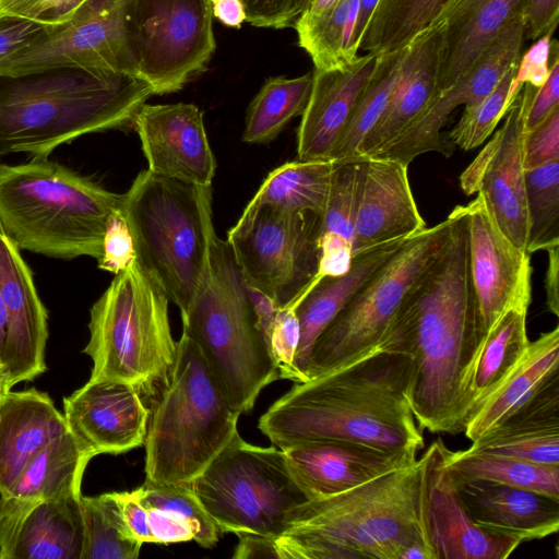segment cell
Returning <instances> with one entry per match:
<instances>
[{
    "mask_svg": "<svg viewBox=\"0 0 559 559\" xmlns=\"http://www.w3.org/2000/svg\"><path fill=\"white\" fill-rule=\"evenodd\" d=\"M456 486L472 519L488 532L525 543L559 530V500L481 479Z\"/></svg>",
    "mask_w": 559,
    "mask_h": 559,
    "instance_id": "27",
    "label": "cell"
},
{
    "mask_svg": "<svg viewBox=\"0 0 559 559\" xmlns=\"http://www.w3.org/2000/svg\"><path fill=\"white\" fill-rule=\"evenodd\" d=\"M221 533L278 537L308 498L292 476L284 452L245 441L237 432L193 481Z\"/></svg>",
    "mask_w": 559,
    "mask_h": 559,
    "instance_id": "10",
    "label": "cell"
},
{
    "mask_svg": "<svg viewBox=\"0 0 559 559\" xmlns=\"http://www.w3.org/2000/svg\"><path fill=\"white\" fill-rule=\"evenodd\" d=\"M516 64L508 70L496 87L477 105L464 109L459 122L448 134L451 144L467 151L479 146L491 135L514 100L510 96V86Z\"/></svg>",
    "mask_w": 559,
    "mask_h": 559,
    "instance_id": "45",
    "label": "cell"
},
{
    "mask_svg": "<svg viewBox=\"0 0 559 559\" xmlns=\"http://www.w3.org/2000/svg\"><path fill=\"white\" fill-rule=\"evenodd\" d=\"M460 207L467 223L469 276L485 337L506 311L528 308L531 260L502 234L480 194Z\"/></svg>",
    "mask_w": 559,
    "mask_h": 559,
    "instance_id": "16",
    "label": "cell"
},
{
    "mask_svg": "<svg viewBox=\"0 0 559 559\" xmlns=\"http://www.w3.org/2000/svg\"><path fill=\"white\" fill-rule=\"evenodd\" d=\"M525 26L515 16L483 51L474 64L449 87L437 92L420 115L380 155L409 165L417 156L439 152L450 156L453 147L441 129L459 106L469 109L485 98L521 57Z\"/></svg>",
    "mask_w": 559,
    "mask_h": 559,
    "instance_id": "15",
    "label": "cell"
},
{
    "mask_svg": "<svg viewBox=\"0 0 559 559\" xmlns=\"http://www.w3.org/2000/svg\"><path fill=\"white\" fill-rule=\"evenodd\" d=\"M11 388L7 371L3 366H0V406L7 394L11 391Z\"/></svg>",
    "mask_w": 559,
    "mask_h": 559,
    "instance_id": "63",
    "label": "cell"
},
{
    "mask_svg": "<svg viewBox=\"0 0 559 559\" xmlns=\"http://www.w3.org/2000/svg\"><path fill=\"white\" fill-rule=\"evenodd\" d=\"M282 451L308 500L343 492L418 459L344 441L302 442Z\"/></svg>",
    "mask_w": 559,
    "mask_h": 559,
    "instance_id": "22",
    "label": "cell"
},
{
    "mask_svg": "<svg viewBox=\"0 0 559 559\" xmlns=\"http://www.w3.org/2000/svg\"><path fill=\"white\" fill-rule=\"evenodd\" d=\"M63 411L68 430L93 456L144 444L151 408L130 384L88 380L63 399Z\"/></svg>",
    "mask_w": 559,
    "mask_h": 559,
    "instance_id": "19",
    "label": "cell"
},
{
    "mask_svg": "<svg viewBox=\"0 0 559 559\" xmlns=\"http://www.w3.org/2000/svg\"><path fill=\"white\" fill-rule=\"evenodd\" d=\"M198 345L182 332L166 383L153 396L145 436V480L193 483L238 432Z\"/></svg>",
    "mask_w": 559,
    "mask_h": 559,
    "instance_id": "7",
    "label": "cell"
},
{
    "mask_svg": "<svg viewBox=\"0 0 559 559\" xmlns=\"http://www.w3.org/2000/svg\"><path fill=\"white\" fill-rule=\"evenodd\" d=\"M5 341V310L0 295V366L2 365V355Z\"/></svg>",
    "mask_w": 559,
    "mask_h": 559,
    "instance_id": "62",
    "label": "cell"
},
{
    "mask_svg": "<svg viewBox=\"0 0 559 559\" xmlns=\"http://www.w3.org/2000/svg\"><path fill=\"white\" fill-rule=\"evenodd\" d=\"M312 82V73L294 79H267L248 108L242 141L249 144L273 141L293 118L304 114Z\"/></svg>",
    "mask_w": 559,
    "mask_h": 559,
    "instance_id": "39",
    "label": "cell"
},
{
    "mask_svg": "<svg viewBox=\"0 0 559 559\" xmlns=\"http://www.w3.org/2000/svg\"><path fill=\"white\" fill-rule=\"evenodd\" d=\"M246 288L257 319L258 328L267 343L272 326L274 324L280 308L271 298L262 294L260 290L247 284Z\"/></svg>",
    "mask_w": 559,
    "mask_h": 559,
    "instance_id": "58",
    "label": "cell"
},
{
    "mask_svg": "<svg viewBox=\"0 0 559 559\" xmlns=\"http://www.w3.org/2000/svg\"><path fill=\"white\" fill-rule=\"evenodd\" d=\"M212 0H128L126 24L136 74L154 94L180 90L215 50Z\"/></svg>",
    "mask_w": 559,
    "mask_h": 559,
    "instance_id": "13",
    "label": "cell"
},
{
    "mask_svg": "<svg viewBox=\"0 0 559 559\" xmlns=\"http://www.w3.org/2000/svg\"><path fill=\"white\" fill-rule=\"evenodd\" d=\"M527 239L531 254L559 246V160L525 170Z\"/></svg>",
    "mask_w": 559,
    "mask_h": 559,
    "instance_id": "42",
    "label": "cell"
},
{
    "mask_svg": "<svg viewBox=\"0 0 559 559\" xmlns=\"http://www.w3.org/2000/svg\"><path fill=\"white\" fill-rule=\"evenodd\" d=\"M559 0H528L523 17L525 37L537 39L558 24Z\"/></svg>",
    "mask_w": 559,
    "mask_h": 559,
    "instance_id": "55",
    "label": "cell"
},
{
    "mask_svg": "<svg viewBox=\"0 0 559 559\" xmlns=\"http://www.w3.org/2000/svg\"><path fill=\"white\" fill-rule=\"evenodd\" d=\"M66 431L64 416L47 393L35 388L10 391L0 406V495L39 451Z\"/></svg>",
    "mask_w": 559,
    "mask_h": 559,
    "instance_id": "29",
    "label": "cell"
},
{
    "mask_svg": "<svg viewBox=\"0 0 559 559\" xmlns=\"http://www.w3.org/2000/svg\"><path fill=\"white\" fill-rule=\"evenodd\" d=\"M93 457L69 430L55 438L0 495V514L44 500L80 497L83 474Z\"/></svg>",
    "mask_w": 559,
    "mask_h": 559,
    "instance_id": "31",
    "label": "cell"
},
{
    "mask_svg": "<svg viewBox=\"0 0 559 559\" xmlns=\"http://www.w3.org/2000/svg\"><path fill=\"white\" fill-rule=\"evenodd\" d=\"M559 160V107L523 136V166L532 170Z\"/></svg>",
    "mask_w": 559,
    "mask_h": 559,
    "instance_id": "50",
    "label": "cell"
},
{
    "mask_svg": "<svg viewBox=\"0 0 559 559\" xmlns=\"http://www.w3.org/2000/svg\"><path fill=\"white\" fill-rule=\"evenodd\" d=\"M431 448L413 464L311 499L275 538L281 559H436L428 525Z\"/></svg>",
    "mask_w": 559,
    "mask_h": 559,
    "instance_id": "3",
    "label": "cell"
},
{
    "mask_svg": "<svg viewBox=\"0 0 559 559\" xmlns=\"http://www.w3.org/2000/svg\"><path fill=\"white\" fill-rule=\"evenodd\" d=\"M413 360L384 341L305 382L260 417L258 428L283 450L310 441L360 443L417 457L425 444L411 406Z\"/></svg>",
    "mask_w": 559,
    "mask_h": 559,
    "instance_id": "2",
    "label": "cell"
},
{
    "mask_svg": "<svg viewBox=\"0 0 559 559\" xmlns=\"http://www.w3.org/2000/svg\"><path fill=\"white\" fill-rule=\"evenodd\" d=\"M377 57L367 53L341 67L314 70L310 97L297 131L298 159H329Z\"/></svg>",
    "mask_w": 559,
    "mask_h": 559,
    "instance_id": "24",
    "label": "cell"
},
{
    "mask_svg": "<svg viewBox=\"0 0 559 559\" xmlns=\"http://www.w3.org/2000/svg\"><path fill=\"white\" fill-rule=\"evenodd\" d=\"M444 462L456 484L481 479L523 489L559 500V465L537 464L502 454L444 445Z\"/></svg>",
    "mask_w": 559,
    "mask_h": 559,
    "instance_id": "36",
    "label": "cell"
},
{
    "mask_svg": "<svg viewBox=\"0 0 559 559\" xmlns=\"http://www.w3.org/2000/svg\"><path fill=\"white\" fill-rule=\"evenodd\" d=\"M559 246H554L546 250L548 254V267L545 277V289L548 310L555 316H559Z\"/></svg>",
    "mask_w": 559,
    "mask_h": 559,
    "instance_id": "59",
    "label": "cell"
},
{
    "mask_svg": "<svg viewBox=\"0 0 559 559\" xmlns=\"http://www.w3.org/2000/svg\"><path fill=\"white\" fill-rule=\"evenodd\" d=\"M81 496L0 514V559H82Z\"/></svg>",
    "mask_w": 559,
    "mask_h": 559,
    "instance_id": "25",
    "label": "cell"
},
{
    "mask_svg": "<svg viewBox=\"0 0 559 559\" xmlns=\"http://www.w3.org/2000/svg\"><path fill=\"white\" fill-rule=\"evenodd\" d=\"M122 205V204H121ZM136 260L133 238L122 207L110 214L103 238V251L98 269L115 275L126 270Z\"/></svg>",
    "mask_w": 559,
    "mask_h": 559,
    "instance_id": "48",
    "label": "cell"
},
{
    "mask_svg": "<svg viewBox=\"0 0 559 559\" xmlns=\"http://www.w3.org/2000/svg\"><path fill=\"white\" fill-rule=\"evenodd\" d=\"M378 2L379 0H359L353 33V47L357 53L359 51L360 43L366 32L367 25L374 12Z\"/></svg>",
    "mask_w": 559,
    "mask_h": 559,
    "instance_id": "61",
    "label": "cell"
},
{
    "mask_svg": "<svg viewBox=\"0 0 559 559\" xmlns=\"http://www.w3.org/2000/svg\"><path fill=\"white\" fill-rule=\"evenodd\" d=\"M0 295L5 310L2 365L13 386L46 370L48 316L28 265L1 226Z\"/></svg>",
    "mask_w": 559,
    "mask_h": 559,
    "instance_id": "20",
    "label": "cell"
},
{
    "mask_svg": "<svg viewBox=\"0 0 559 559\" xmlns=\"http://www.w3.org/2000/svg\"><path fill=\"white\" fill-rule=\"evenodd\" d=\"M169 299L135 260L116 274L90 312V380L130 384L153 397L166 383L177 342L168 316Z\"/></svg>",
    "mask_w": 559,
    "mask_h": 559,
    "instance_id": "8",
    "label": "cell"
},
{
    "mask_svg": "<svg viewBox=\"0 0 559 559\" xmlns=\"http://www.w3.org/2000/svg\"><path fill=\"white\" fill-rule=\"evenodd\" d=\"M145 508L154 544L168 545L193 540L192 530L182 516L166 509Z\"/></svg>",
    "mask_w": 559,
    "mask_h": 559,
    "instance_id": "53",
    "label": "cell"
},
{
    "mask_svg": "<svg viewBox=\"0 0 559 559\" xmlns=\"http://www.w3.org/2000/svg\"><path fill=\"white\" fill-rule=\"evenodd\" d=\"M122 199L48 158L0 163V226L20 250L98 260L107 221Z\"/></svg>",
    "mask_w": 559,
    "mask_h": 559,
    "instance_id": "5",
    "label": "cell"
},
{
    "mask_svg": "<svg viewBox=\"0 0 559 559\" xmlns=\"http://www.w3.org/2000/svg\"><path fill=\"white\" fill-rule=\"evenodd\" d=\"M526 314L527 308L509 309L481 341L467 377L471 417L506 381L526 354L531 343L526 331Z\"/></svg>",
    "mask_w": 559,
    "mask_h": 559,
    "instance_id": "34",
    "label": "cell"
},
{
    "mask_svg": "<svg viewBox=\"0 0 559 559\" xmlns=\"http://www.w3.org/2000/svg\"><path fill=\"white\" fill-rule=\"evenodd\" d=\"M524 133L535 128L559 107V57L555 56L546 82L538 88L524 85Z\"/></svg>",
    "mask_w": 559,
    "mask_h": 559,
    "instance_id": "51",
    "label": "cell"
},
{
    "mask_svg": "<svg viewBox=\"0 0 559 559\" xmlns=\"http://www.w3.org/2000/svg\"><path fill=\"white\" fill-rule=\"evenodd\" d=\"M246 21L258 27L295 26L309 0H240Z\"/></svg>",
    "mask_w": 559,
    "mask_h": 559,
    "instance_id": "52",
    "label": "cell"
},
{
    "mask_svg": "<svg viewBox=\"0 0 559 559\" xmlns=\"http://www.w3.org/2000/svg\"><path fill=\"white\" fill-rule=\"evenodd\" d=\"M407 167L386 157H367L353 255L408 239L427 228L411 189Z\"/></svg>",
    "mask_w": 559,
    "mask_h": 559,
    "instance_id": "23",
    "label": "cell"
},
{
    "mask_svg": "<svg viewBox=\"0 0 559 559\" xmlns=\"http://www.w3.org/2000/svg\"><path fill=\"white\" fill-rule=\"evenodd\" d=\"M84 525L82 559H135L142 544L128 530L114 492L81 496Z\"/></svg>",
    "mask_w": 559,
    "mask_h": 559,
    "instance_id": "41",
    "label": "cell"
},
{
    "mask_svg": "<svg viewBox=\"0 0 559 559\" xmlns=\"http://www.w3.org/2000/svg\"><path fill=\"white\" fill-rule=\"evenodd\" d=\"M332 160L298 159L273 169L242 214L269 205L281 211L322 215L331 183Z\"/></svg>",
    "mask_w": 559,
    "mask_h": 559,
    "instance_id": "35",
    "label": "cell"
},
{
    "mask_svg": "<svg viewBox=\"0 0 559 559\" xmlns=\"http://www.w3.org/2000/svg\"><path fill=\"white\" fill-rule=\"evenodd\" d=\"M128 0H87L64 24L45 26L24 46L0 59V75L49 69L136 74L128 39Z\"/></svg>",
    "mask_w": 559,
    "mask_h": 559,
    "instance_id": "14",
    "label": "cell"
},
{
    "mask_svg": "<svg viewBox=\"0 0 559 559\" xmlns=\"http://www.w3.org/2000/svg\"><path fill=\"white\" fill-rule=\"evenodd\" d=\"M239 542L233 555L234 559L277 558L281 559L275 537L259 533H238Z\"/></svg>",
    "mask_w": 559,
    "mask_h": 559,
    "instance_id": "57",
    "label": "cell"
},
{
    "mask_svg": "<svg viewBox=\"0 0 559 559\" xmlns=\"http://www.w3.org/2000/svg\"><path fill=\"white\" fill-rule=\"evenodd\" d=\"M501 128L460 176L465 194H480L502 234L525 251L527 213L523 166L522 92L508 108ZM526 252V251H525Z\"/></svg>",
    "mask_w": 559,
    "mask_h": 559,
    "instance_id": "17",
    "label": "cell"
},
{
    "mask_svg": "<svg viewBox=\"0 0 559 559\" xmlns=\"http://www.w3.org/2000/svg\"><path fill=\"white\" fill-rule=\"evenodd\" d=\"M444 445L441 438L430 444L428 525L436 559H507L522 543L472 519L444 462Z\"/></svg>",
    "mask_w": 559,
    "mask_h": 559,
    "instance_id": "21",
    "label": "cell"
},
{
    "mask_svg": "<svg viewBox=\"0 0 559 559\" xmlns=\"http://www.w3.org/2000/svg\"><path fill=\"white\" fill-rule=\"evenodd\" d=\"M559 326L530 343L520 364L497 391L474 413L464 433L478 440L559 379Z\"/></svg>",
    "mask_w": 559,
    "mask_h": 559,
    "instance_id": "32",
    "label": "cell"
},
{
    "mask_svg": "<svg viewBox=\"0 0 559 559\" xmlns=\"http://www.w3.org/2000/svg\"><path fill=\"white\" fill-rule=\"evenodd\" d=\"M359 0H336L312 16H300L295 28L299 46L311 57L317 70L341 67L359 56L353 47V33Z\"/></svg>",
    "mask_w": 559,
    "mask_h": 559,
    "instance_id": "38",
    "label": "cell"
},
{
    "mask_svg": "<svg viewBox=\"0 0 559 559\" xmlns=\"http://www.w3.org/2000/svg\"><path fill=\"white\" fill-rule=\"evenodd\" d=\"M448 218L403 241L316 340L306 370L317 377L378 346L407 292L449 242Z\"/></svg>",
    "mask_w": 559,
    "mask_h": 559,
    "instance_id": "11",
    "label": "cell"
},
{
    "mask_svg": "<svg viewBox=\"0 0 559 559\" xmlns=\"http://www.w3.org/2000/svg\"><path fill=\"white\" fill-rule=\"evenodd\" d=\"M181 319L182 332L200 348L229 405L240 414L250 413L261 391L280 374L243 277L228 243L218 237L210 275Z\"/></svg>",
    "mask_w": 559,
    "mask_h": 559,
    "instance_id": "9",
    "label": "cell"
},
{
    "mask_svg": "<svg viewBox=\"0 0 559 559\" xmlns=\"http://www.w3.org/2000/svg\"><path fill=\"white\" fill-rule=\"evenodd\" d=\"M468 450L559 465V379L498 427L473 441Z\"/></svg>",
    "mask_w": 559,
    "mask_h": 559,
    "instance_id": "30",
    "label": "cell"
},
{
    "mask_svg": "<svg viewBox=\"0 0 559 559\" xmlns=\"http://www.w3.org/2000/svg\"><path fill=\"white\" fill-rule=\"evenodd\" d=\"M45 28L38 23L11 17H0V59L21 48Z\"/></svg>",
    "mask_w": 559,
    "mask_h": 559,
    "instance_id": "56",
    "label": "cell"
},
{
    "mask_svg": "<svg viewBox=\"0 0 559 559\" xmlns=\"http://www.w3.org/2000/svg\"><path fill=\"white\" fill-rule=\"evenodd\" d=\"M403 241L390 242L353 255L350 269L346 274L322 278L300 301L296 308L300 323V341L295 365L304 382L308 380L306 370L318 336Z\"/></svg>",
    "mask_w": 559,
    "mask_h": 559,
    "instance_id": "33",
    "label": "cell"
},
{
    "mask_svg": "<svg viewBox=\"0 0 559 559\" xmlns=\"http://www.w3.org/2000/svg\"><path fill=\"white\" fill-rule=\"evenodd\" d=\"M124 523L131 535L142 545L154 544L148 527L147 510L141 501L138 488L132 491L116 492Z\"/></svg>",
    "mask_w": 559,
    "mask_h": 559,
    "instance_id": "54",
    "label": "cell"
},
{
    "mask_svg": "<svg viewBox=\"0 0 559 559\" xmlns=\"http://www.w3.org/2000/svg\"><path fill=\"white\" fill-rule=\"evenodd\" d=\"M452 0H379L359 50L382 55L408 46L436 25Z\"/></svg>",
    "mask_w": 559,
    "mask_h": 559,
    "instance_id": "37",
    "label": "cell"
},
{
    "mask_svg": "<svg viewBox=\"0 0 559 559\" xmlns=\"http://www.w3.org/2000/svg\"><path fill=\"white\" fill-rule=\"evenodd\" d=\"M132 126L139 134L147 170L197 186H212L216 160L198 106L144 104Z\"/></svg>",
    "mask_w": 559,
    "mask_h": 559,
    "instance_id": "18",
    "label": "cell"
},
{
    "mask_svg": "<svg viewBox=\"0 0 559 559\" xmlns=\"http://www.w3.org/2000/svg\"><path fill=\"white\" fill-rule=\"evenodd\" d=\"M441 44V29L436 25L406 46L388 104L364 139L359 156L380 155L425 109L437 92Z\"/></svg>",
    "mask_w": 559,
    "mask_h": 559,
    "instance_id": "26",
    "label": "cell"
},
{
    "mask_svg": "<svg viewBox=\"0 0 559 559\" xmlns=\"http://www.w3.org/2000/svg\"><path fill=\"white\" fill-rule=\"evenodd\" d=\"M442 252L415 281L382 341L413 360L416 421L432 433L463 432L471 417L467 377L484 340L468 269V231L460 205Z\"/></svg>",
    "mask_w": 559,
    "mask_h": 559,
    "instance_id": "1",
    "label": "cell"
},
{
    "mask_svg": "<svg viewBox=\"0 0 559 559\" xmlns=\"http://www.w3.org/2000/svg\"><path fill=\"white\" fill-rule=\"evenodd\" d=\"M154 94L131 73L49 69L0 75V157L25 153L48 158L83 135L132 126Z\"/></svg>",
    "mask_w": 559,
    "mask_h": 559,
    "instance_id": "4",
    "label": "cell"
},
{
    "mask_svg": "<svg viewBox=\"0 0 559 559\" xmlns=\"http://www.w3.org/2000/svg\"><path fill=\"white\" fill-rule=\"evenodd\" d=\"M527 2L452 0L436 23L442 35L437 92L464 74L498 34L515 16L524 14Z\"/></svg>",
    "mask_w": 559,
    "mask_h": 559,
    "instance_id": "28",
    "label": "cell"
},
{
    "mask_svg": "<svg viewBox=\"0 0 559 559\" xmlns=\"http://www.w3.org/2000/svg\"><path fill=\"white\" fill-rule=\"evenodd\" d=\"M406 47L378 55L373 71L359 95L348 121L329 159L359 156V147L379 120L395 84Z\"/></svg>",
    "mask_w": 559,
    "mask_h": 559,
    "instance_id": "40",
    "label": "cell"
},
{
    "mask_svg": "<svg viewBox=\"0 0 559 559\" xmlns=\"http://www.w3.org/2000/svg\"><path fill=\"white\" fill-rule=\"evenodd\" d=\"M87 0H0V17L11 16L44 26L70 21Z\"/></svg>",
    "mask_w": 559,
    "mask_h": 559,
    "instance_id": "49",
    "label": "cell"
},
{
    "mask_svg": "<svg viewBox=\"0 0 559 559\" xmlns=\"http://www.w3.org/2000/svg\"><path fill=\"white\" fill-rule=\"evenodd\" d=\"M213 16L229 27H240L246 12L240 0H212Z\"/></svg>",
    "mask_w": 559,
    "mask_h": 559,
    "instance_id": "60",
    "label": "cell"
},
{
    "mask_svg": "<svg viewBox=\"0 0 559 559\" xmlns=\"http://www.w3.org/2000/svg\"><path fill=\"white\" fill-rule=\"evenodd\" d=\"M302 298L301 296L278 309L267 340L269 352L277 368L280 379H287L295 383L304 382L295 365L300 341V323L296 308Z\"/></svg>",
    "mask_w": 559,
    "mask_h": 559,
    "instance_id": "46",
    "label": "cell"
},
{
    "mask_svg": "<svg viewBox=\"0 0 559 559\" xmlns=\"http://www.w3.org/2000/svg\"><path fill=\"white\" fill-rule=\"evenodd\" d=\"M145 507L170 510L190 525L193 540L204 548H212L218 540L219 530L198 498L193 483L144 481L138 488Z\"/></svg>",
    "mask_w": 559,
    "mask_h": 559,
    "instance_id": "44",
    "label": "cell"
},
{
    "mask_svg": "<svg viewBox=\"0 0 559 559\" xmlns=\"http://www.w3.org/2000/svg\"><path fill=\"white\" fill-rule=\"evenodd\" d=\"M320 226L316 213L262 205L241 214L226 242L245 283L283 308L314 286Z\"/></svg>",
    "mask_w": 559,
    "mask_h": 559,
    "instance_id": "12",
    "label": "cell"
},
{
    "mask_svg": "<svg viewBox=\"0 0 559 559\" xmlns=\"http://www.w3.org/2000/svg\"><path fill=\"white\" fill-rule=\"evenodd\" d=\"M548 32L521 55L510 86L512 99L519 95L524 85L540 87L549 76L555 56L559 52L558 43Z\"/></svg>",
    "mask_w": 559,
    "mask_h": 559,
    "instance_id": "47",
    "label": "cell"
},
{
    "mask_svg": "<svg viewBox=\"0 0 559 559\" xmlns=\"http://www.w3.org/2000/svg\"><path fill=\"white\" fill-rule=\"evenodd\" d=\"M332 164L330 190L321 215L320 234H334L353 245L367 157L355 156L332 160Z\"/></svg>",
    "mask_w": 559,
    "mask_h": 559,
    "instance_id": "43",
    "label": "cell"
},
{
    "mask_svg": "<svg viewBox=\"0 0 559 559\" xmlns=\"http://www.w3.org/2000/svg\"><path fill=\"white\" fill-rule=\"evenodd\" d=\"M122 195L138 262L186 313L211 271L212 186L142 170Z\"/></svg>",
    "mask_w": 559,
    "mask_h": 559,
    "instance_id": "6",
    "label": "cell"
}]
</instances>
